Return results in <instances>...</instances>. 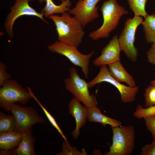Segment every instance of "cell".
I'll list each match as a JSON object with an SVG mask.
<instances>
[{"instance_id":"1","label":"cell","mask_w":155,"mask_h":155,"mask_svg":"<svg viewBox=\"0 0 155 155\" xmlns=\"http://www.w3.org/2000/svg\"><path fill=\"white\" fill-rule=\"evenodd\" d=\"M71 15L66 11L60 16L53 15L49 18L55 26L58 41L78 47L82 42L85 33L80 22Z\"/></svg>"},{"instance_id":"2","label":"cell","mask_w":155,"mask_h":155,"mask_svg":"<svg viewBox=\"0 0 155 155\" xmlns=\"http://www.w3.org/2000/svg\"><path fill=\"white\" fill-rule=\"evenodd\" d=\"M100 10L103 16V23L99 29L89 34V36L94 40L108 38L111 33L117 27L121 17L128 13L125 7L118 3L117 0L105 1Z\"/></svg>"},{"instance_id":"3","label":"cell","mask_w":155,"mask_h":155,"mask_svg":"<svg viewBox=\"0 0 155 155\" xmlns=\"http://www.w3.org/2000/svg\"><path fill=\"white\" fill-rule=\"evenodd\" d=\"M113 143L106 155H129L135 147V131L132 125L111 127Z\"/></svg>"},{"instance_id":"4","label":"cell","mask_w":155,"mask_h":155,"mask_svg":"<svg viewBox=\"0 0 155 155\" xmlns=\"http://www.w3.org/2000/svg\"><path fill=\"white\" fill-rule=\"evenodd\" d=\"M142 17L134 16L133 18L126 20L122 32L118 37L121 51L133 62H135L138 56V50L134 45L135 34L138 26L143 21Z\"/></svg>"},{"instance_id":"5","label":"cell","mask_w":155,"mask_h":155,"mask_svg":"<svg viewBox=\"0 0 155 155\" xmlns=\"http://www.w3.org/2000/svg\"><path fill=\"white\" fill-rule=\"evenodd\" d=\"M31 98L28 89L13 80H10L0 89V106L7 111H10L16 102L25 104Z\"/></svg>"},{"instance_id":"6","label":"cell","mask_w":155,"mask_h":155,"mask_svg":"<svg viewBox=\"0 0 155 155\" xmlns=\"http://www.w3.org/2000/svg\"><path fill=\"white\" fill-rule=\"evenodd\" d=\"M69 72V77L64 81L66 89L87 108L97 106L95 96L90 93L88 83L81 78L75 68H70Z\"/></svg>"},{"instance_id":"7","label":"cell","mask_w":155,"mask_h":155,"mask_svg":"<svg viewBox=\"0 0 155 155\" xmlns=\"http://www.w3.org/2000/svg\"><path fill=\"white\" fill-rule=\"evenodd\" d=\"M49 50L66 57L74 65L81 68L84 77H88L90 61L94 51L85 55L81 53L78 47L66 44L59 41H56L48 46Z\"/></svg>"},{"instance_id":"8","label":"cell","mask_w":155,"mask_h":155,"mask_svg":"<svg viewBox=\"0 0 155 155\" xmlns=\"http://www.w3.org/2000/svg\"><path fill=\"white\" fill-rule=\"evenodd\" d=\"M10 111L16 121L14 131L17 132L22 133L36 123L46 122L30 106H25L16 103L12 106Z\"/></svg>"},{"instance_id":"9","label":"cell","mask_w":155,"mask_h":155,"mask_svg":"<svg viewBox=\"0 0 155 155\" xmlns=\"http://www.w3.org/2000/svg\"><path fill=\"white\" fill-rule=\"evenodd\" d=\"M106 82L109 83L115 86L119 90L121 95V101L126 103L134 101L138 92V87H132L121 84L114 79L110 74L106 65L100 67L97 75L92 80L88 83L89 88L100 83Z\"/></svg>"},{"instance_id":"10","label":"cell","mask_w":155,"mask_h":155,"mask_svg":"<svg viewBox=\"0 0 155 155\" xmlns=\"http://www.w3.org/2000/svg\"><path fill=\"white\" fill-rule=\"evenodd\" d=\"M30 0H16L13 5L11 7L10 11L7 15L4 26L6 31L11 38L13 36V26L17 19L24 15L37 17L45 22L48 23L43 18V14L38 12L31 7L29 4Z\"/></svg>"},{"instance_id":"11","label":"cell","mask_w":155,"mask_h":155,"mask_svg":"<svg viewBox=\"0 0 155 155\" xmlns=\"http://www.w3.org/2000/svg\"><path fill=\"white\" fill-rule=\"evenodd\" d=\"M103 0H79L75 6L68 12L73 15L83 27L99 17L97 3Z\"/></svg>"},{"instance_id":"12","label":"cell","mask_w":155,"mask_h":155,"mask_svg":"<svg viewBox=\"0 0 155 155\" xmlns=\"http://www.w3.org/2000/svg\"><path fill=\"white\" fill-rule=\"evenodd\" d=\"M121 51L117 35H114L102 50L101 54L93 61L95 66L101 67L108 65L120 61Z\"/></svg>"},{"instance_id":"13","label":"cell","mask_w":155,"mask_h":155,"mask_svg":"<svg viewBox=\"0 0 155 155\" xmlns=\"http://www.w3.org/2000/svg\"><path fill=\"white\" fill-rule=\"evenodd\" d=\"M69 113L75 120L76 127L72 133L73 137L77 139L79 135L81 128L84 126L87 118V108L82 105L75 97L71 100L69 104Z\"/></svg>"},{"instance_id":"14","label":"cell","mask_w":155,"mask_h":155,"mask_svg":"<svg viewBox=\"0 0 155 155\" xmlns=\"http://www.w3.org/2000/svg\"><path fill=\"white\" fill-rule=\"evenodd\" d=\"M22 134L14 131L0 133V155H10L20 144Z\"/></svg>"},{"instance_id":"15","label":"cell","mask_w":155,"mask_h":155,"mask_svg":"<svg viewBox=\"0 0 155 155\" xmlns=\"http://www.w3.org/2000/svg\"><path fill=\"white\" fill-rule=\"evenodd\" d=\"M32 128H29L22 133V137L19 145L11 151L10 155L36 154L34 150L36 140L32 135Z\"/></svg>"},{"instance_id":"16","label":"cell","mask_w":155,"mask_h":155,"mask_svg":"<svg viewBox=\"0 0 155 155\" xmlns=\"http://www.w3.org/2000/svg\"><path fill=\"white\" fill-rule=\"evenodd\" d=\"M107 68L111 75L117 81L124 82L131 87L136 86L133 78L126 70L120 61L108 65Z\"/></svg>"},{"instance_id":"17","label":"cell","mask_w":155,"mask_h":155,"mask_svg":"<svg viewBox=\"0 0 155 155\" xmlns=\"http://www.w3.org/2000/svg\"><path fill=\"white\" fill-rule=\"evenodd\" d=\"M87 118L90 122L99 123L104 126L108 124L111 127H115L120 126L122 125L121 121L102 114L101 110L97 106L87 108Z\"/></svg>"},{"instance_id":"18","label":"cell","mask_w":155,"mask_h":155,"mask_svg":"<svg viewBox=\"0 0 155 155\" xmlns=\"http://www.w3.org/2000/svg\"><path fill=\"white\" fill-rule=\"evenodd\" d=\"M46 3L44 8L41 10V13L44 16L48 18L55 14L62 13L65 12H68L70 10L71 3V0H66L62 2L59 5H55L52 0H43Z\"/></svg>"},{"instance_id":"19","label":"cell","mask_w":155,"mask_h":155,"mask_svg":"<svg viewBox=\"0 0 155 155\" xmlns=\"http://www.w3.org/2000/svg\"><path fill=\"white\" fill-rule=\"evenodd\" d=\"M142 24L146 42L151 43L155 41V14L148 15Z\"/></svg>"},{"instance_id":"20","label":"cell","mask_w":155,"mask_h":155,"mask_svg":"<svg viewBox=\"0 0 155 155\" xmlns=\"http://www.w3.org/2000/svg\"><path fill=\"white\" fill-rule=\"evenodd\" d=\"M16 125V121L13 115H7L0 111V133L14 131Z\"/></svg>"},{"instance_id":"21","label":"cell","mask_w":155,"mask_h":155,"mask_svg":"<svg viewBox=\"0 0 155 155\" xmlns=\"http://www.w3.org/2000/svg\"><path fill=\"white\" fill-rule=\"evenodd\" d=\"M130 9L135 16L145 18L148 15L145 9L147 0H127Z\"/></svg>"},{"instance_id":"22","label":"cell","mask_w":155,"mask_h":155,"mask_svg":"<svg viewBox=\"0 0 155 155\" xmlns=\"http://www.w3.org/2000/svg\"><path fill=\"white\" fill-rule=\"evenodd\" d=\"M28 89L29 92L30 94L32 97L39 104L40 106L41 107L44 113L45 114L47 117L48 119L54 127L59 132L62 136L63 138L65 140V141H67V138L64 135L62 130L58 125L56 121H55L54 118L50 114V113L46 109V108L43 106L36 97L35 96L31 89L29 87H28Z\"/></svg>"},{"instance_id":"23","label":"cell","mask_w":155,"mask_h":155,"mask_svg":"<svg viewBox=\"0 0 155 155\" xmlns=\"http://www.w3.org/2000/svg\"><path fill=\"white\" fill-rule=\"evenodd\" d=\"M144 95L146 108L155 105V85L150 84L145 89Z\"/></svg>"},{"instance_id":"24","label":"cell","mask_w":155,"mask_h":155,"mask_svg":"<svg viewBox=\"0 0 155 155\" xmlns=\"http://www.w3.org/2000/svg\"><path fill=\"white\" fill-rule=\"evenodd\" d=\"M154 115H155V105L144 108L141 105H138L133 113V116L138 119L144 118Z\"/></svg>"},{"instance_id":"25","label":"cell","mask_w":155,"mask_h":155,"mask_svg":"<svg viewBox=\"0 0 155 155\" xmlns=\"http://www.w3.org/2000/svg\"><path fill=\"white\" fill-rule=\"evenodd\" d=\"M57 155H86L85 150L82 152L78 151L75 147H72L67 141H65L62 143V151L61 152L57 153Z\"/></svg>"},{"instance_id":"26","label":"cell","mask_w":155,"mask_h":155,"mask_svg":"<svg viewBox=\"0 0 155 155\" xmlns=\"http://www.w3.org/2000/svg\"><path fill=\"white\" fill-rule=\"evenodd\" d=\"M6 64L1 62H0V86L4 85L9 80L11 79V75L7 71Z\"/></svg>"},{"instance_id":"27","label":"cell","mask_w":155,"mask_h":155,"mask_svg":"<svg viewBox=\"0 0 155 155\" xmlns=\"http://www.w3.org/2000/svg\"><path fill=\"white\" fill-rule=\"evenodd\" d=\"M148 130L152 134L153 140H155V115L144 118Z\"/></svg>"},{"instance_id":"28","label":"cell","mask_w":155,"mask_h":155,"mask_svg":"<svg viewBox=\"0 0 155 155\" xmlns=\"http://www.w3.org/2000/svg\"><path fill=\"white\" fill-rule=\"evenodd\" d=\"M141 155H155V140L150 144H147L142 149Z\"/></svg>"},{"instance_id":"29","label":"cell","mask_w":155,"mask_h":155,"mask_svg":"<svg viewBox=\"0 0 155 155\" xmlns=\"http://www.w3.org/2000/svg\"><path fill=\"white\" fill-rule=\"evenodd\" d=\"M146 54L148 61L155 65V41L152 43Z\"/></svg>"},{"instance_id":"30","label":"cell","mask_w":155,"mask_h":155,"mask_svg":"<svg viewBox=\"0 0 155 155\" xmlns=\"http://www.w3.org/2000/svg\"><path fill=\"white\" fill-rule=\"evenodd\" d=\"M151 84L155 85V80H153L150 82Z\"/></svg>"},{"instance_id":"31","label":"cell","mask_w":155,"mask_h":155,"mask_svg":"<svg viewBox=\"0 0 155 155\" xmlns=\"http://www.w3.org/2000/svg\"><path fill=\"white\" fill-rule=\"evenodd\" d=\"M32 0L33 1L34 0ZM38 0L41 3H42L44 1L43 0Z\"/></svg>"},{"instance_id":"32","label":"cell","mask_w":155,"mask_h":155,"mask_svg":"<svg viewBox=\"0 0 155 155\" xmlns=\"http://www.w3.org/2000/svg\"><path fill=\"white\" fill-rule=\"evenodd\" d=\"M61 1V2H63V1H65L66 0H60Z\"/></svg>"}]
</instances>
